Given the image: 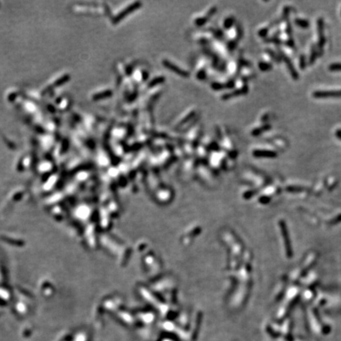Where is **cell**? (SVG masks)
I'll use <instances>...</instances> for the list:
<instances>
[{"mask_svg":"<svg viewBox=\"0 0 341 341\" xmlns=\"http://www.w3.org/2000/svg\"><path fill=\"white\" fill-rule=\"evenodd\" d=\"M141 6V2H134V3H132L131 4H130L129 6H127L126 8H124L122 11H120V13L118 14H117L116 16V17L113 19V22L114 23H118L119 22V21H121L123 19V18H125L126 17H127L129 14H130L132 12H133L134 10H138V8H140Z\"/></svg>","mask_w":341,"mask_h":341,"instance_id":"1","label":"cell"},{"mask_svg":"<svg viewBox=\"0 0 341 341\" xmlns=\"http://www.w3.org/2000/svg\"><path fill=\"white\" fill-rule=\"evenodd\" d=\"M162 64L164 65L167 69H169V71H172L173 73H176L178 75H179L180 77H189L190 73L186 70H184L183 68H181L180 66L175 65L174 62H172V61H170L168 59H163L162 60Z\"/></svg>","mask_w":341,"mask_h":341,"instance_id":"2","label":"cell"},{"mask_svg":"<svg viewBox=\"0 0 341 341\" xmlns=\"http://www.w3.org/2000/svg\"><path fill=\"white\" fill-rule=\"evenodd\" d=\"M313 96L317 99L340 98L341 90H318L313 93Z\"/></svg>","mask_w":341,"mask_h":341,"instance_id":"3","label":"cell"},{"mask_svg":"<svg viewBox=\"0 0 341 341\" xmlns=\"http://www.w3.org/2000/svg\"><path fill=\"white\" fill-rule=\"evenodd\" d=\"M324 20L323 18H319L317 20V31H318V48L320 54L323 52L324 44H325V37H324Z\"/></svg>","mask_w":341,"mask_h":341,"instance_id":"4","label":"cell"},{"mask_svg":"<svg viewBox=\"0 0 341 341\" xmlns=\"http://www.w3.org/2000/svg\"><path fill=\"white\" fill-rule=\"evenodd\" d=\"M279 55H280V58H282V59L284 60L285 63H286V66H287V67H288L289 72H290L291 77H292L294 80H298V79H299V73H298L297 71L295 70V68L294 66L293 63L291 62V60L289 59V57H288L282 50H279Z\"/></svg>","mask_w":341,"mask_h":341,"instance_id":"5","label":"cell"},{"mask_svg":"<svg viewBox=\"0 0 341 341\" xmlns=\"http://www.w3.org/2000/svg\"><path fill=\"white\" fill-rule=\"evenodd\" d=\"M248 86H247V85H244V86L239 88V89H235V90L232 91L231 93L225 94V95L222 97V99H223V100H227V99H231L233 98V97H236V96H242V95H244V94H246V93H248Z\"/></svg>","mask_w":341,"mask_h":341,"instance_id":"6","label":"cell"},{"mask_svg":"<svg viewBox=\"0 0 341 341\" xmlns=\"http://www.w3.org/2000/svg\"><path fill=\"white\" fill-rule=\"evenodd\" d=\"M253 155L256 157H268L273 158L276 156V152L273 150L256 149L253 152Z\"/></svg>","mask_w":341,"mask_h":341,"instance_id":"7","label":"cell"},{"mask_svg":"<svg viewBox=\"0 0 341 341\" xmlns=\"http://www.w3.org/2000/svg\"><path fill=\"white\" fill-rule=\"evenodd\" d=\"M270 129H271L270 125L265 124V125H263V126H261V127H257V128L254 129V130L251 131V135L258 136V135H260V134L263 133L265 132V131H267V130H270Z\"/></svg>","mask_w":341,"mask_h":341,"instance_id":"8","label":"cell"},{"mask_svg":"<svg viewBox=\"0 0 341 341\" xmlns=\"http://www.w3.org/2000/svg\"><path fill=\"white\" fill-rule=\"evenodd\" d=\"M164 81H165V78H164V77H154V78L152 79V80H151V81L148 83V88H149V89H151V88L152 87H155V86L160 85L161 83H163Z\"/></svg>","mask_w":341,"mask_h":341,"instance_id":"9","label":"cell"},{"mask_svg":"<svg viewBox=\"0 0 341 341\" xmlns=\"http://www.w3.org/2000/svg\"><path fill=\"white\" fill-rule=\"evenodd\" d=\"M295 24L300 28H307L310 26V23L307 20L302 19V18H295Z\"/></svg>","mask_w":341,"mask_h":341,"instance_id":"10","label":"cell"},{"mask_svg":"<svg viewBox=\"0 0 341 341\" xmlns=\"http://www.w3.org/2000/svg\"><path fill=\"white\" fill-rule=\"evenodd\" d=\"M317 49L315 48V47L313 46L312 48H311L310 59H309V64H310V65H313V63H314V62L316 61V59H317Z\"/></svg>","mask_w":341,"mask_h":341,"instance_id":"11","label":"cell"},{"mask_svg":"<svg viewBox=\"0 0 341 341\" xmlns=\"http://www.w3.org/2000/svg\"><path fill=\"white\" fill-rule=\"evenodd\" d=\"M258 67L261 71H270L271 69H273V65L269 62L261 61L258 63Z\"/></svg>","mask_w":341,"mask_h":341,"instance_id":"12","label":"cell"},{"mask_svg":"<svg viewBox=\"0 0 341 341\" xmlns=\"http://www.w3.org/2000/svg\"><path fill=\"white\" fill-rule=\"evenodd\" d=\"M234 18L233 17H227L224 21H223V27L227 29H230L232 27V26L234 25Z\"/></svg>","mask_w":341,"mask_h":341,"instance_id":"13","label":"cell"},{"mask_svg":"<svg viewBox=\"0 0 341 341\" xmlns=\"http://www.w3.org/2000/svg\"><path fill=\"white\" fill-rule=\"evenodd\" d=\"M329 70L330 71H335V72H340L341 71V63L340 62H336V63H332L329 66Z\"/></svg>","mask_w":341,"mask_h":341,"instance_id":"14","label":"cell"},{"mask_svg":"<svg viewBox=\"0 0 341 341\" xmlns=\"http://www.w3.org/2000/svg\"><path fill=\"white\" fill-rule=\"evenodd\" d=\"M267 52H268V55H270L271 58H273V59L274 61H276V62H279V58H280V57L277 56L276 54L274 53L273 51H271L270 49H267Z\"/></svg>","mask_w":341,"mask_h":341,"instance_id":"15","label":"cell"},{"mask_svg":"<svg viewBox=\"0 0 341 341\" xmlns=\"http://www.w3.org/2000/svg\"><path fill=\"white\" fill-rule=\"evenodd\" d=\"M268 33V28H263L258 31V36L261 37H265Z\"/></svg>","mask_w":341,"mask_h":341,"instance_id":"16","label":"cell"},{"mask_svg":"<svg viewBox=\"0 0 341 341\" xmlns=\"http://www.w3.org/2000/svg\"><path fill=\"white\" fill-rule=\"evenodd\" d=\"M299 66H300V68H301L302 70H304L305 68H306V63L304 55H301V56H300V64H299Z\"/></svg>","mask_w":341,"mask_h":341,"instance_id":"17","label":"cell"},{"mask_svg":"<svg viewBox=\"0 0 341 341\" xmlns=\"http://www.w3.org/2000/svg\"><path fill=\"white\" fill-rule=\"evenodd\" d=\"M335 136L337 137V138L340 139V140H341V130L340 129V130H336V132H335Z\"/></svg>","mask_w":341,"mask_h":341,"instance_id":"18","label":"cell"}]
</instances>
